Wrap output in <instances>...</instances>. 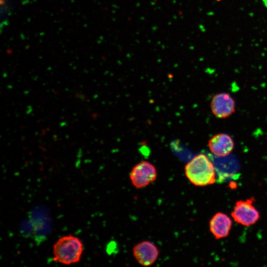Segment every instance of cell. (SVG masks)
<instances>
[{
    "mask_svg": "<svg viewBox=\"0 0 267 267\" xmlns=\"http://www.w3.org/2000/svg\"><path fill=\"white\" fill-rule=\"evenodd\" d=\"M133 255L140 265L150 267L157 261L159 251L153 243L149 241H143L134 247Z\"/></svg>",
    "mask_w": 267,
    "mask_h": 267,
    "instance_id": "cell-6",
    "label": "cell"
},
{
    "mask_svg": "<svg viewBox=\"0 0 267 267\" xmlns=\"http://www.w3.org/2000/svg\"><path fill=\"white\" fill-rule=\"evenodd\" d=\"M83 251V244L79 238L72 235L63 236L53 245V260L66 265L76 264L80 262Z\"/></svg>",
    "mask_w": 267,
    "mask_h": 267,
    "instance_id": "cell-2",
    "label": "cell"
},
{
    "mask_svg": "<svg viewBox=\"0 0 267 267\" xmlns=\"http://www.w3.org/2000/svg\"><path fill=\"white\" fill-rule=\"evenodd\" d=\"M210 151L216 156L223 157L229 155L234 148V141L227 134L221 133L215 134L208 140Z\"/></svg>",
    "mask_w": 267,
    "mask_h": 267,
    "instance_id": "cell-7",
    "label": "cell"
},
{
    "mask_svg": "<svg viewBox=\"0 0 267 267\" xmlns=\"http://www.w3.org/2000/svg\"><path fill=\"white\" fill-rule=\"evenodd\" d=\"M212 114L217 118L226 119L231 116L236 110V103L228 93L222 92L215 94L210 102Z\"/></svg>",
    "mask_w": 267,
    "mask_h": 267,
    "instance_id": "cell-5",
    "label": "cell"
},
{
    "mask_svg": "<svg viewBox=\"0 0 267 267\" xmlns=\"http://www.w3.org/2000/svg\"><path fill=\"white\" fill-rule=\"evenodd\" d=\"M254 201L252 197L246 200L237 201L231 213L234 221L244 226H250L256 223L260 219V213L253 205Z\"/></svg>",
    "mask_w": 267,
    "mask_h": 267,
    "instance_id": "cell-3",
    "label": "cell"
},
{
    "mask_svg": "<svg viewBox=\"0 0 267 267\" xmlns=\"http://www.w3.org/2000/svg\"><path fill=\"white\" fill-rule=\"evenodd\" d=\"M186 178L194 185L205 186L214 183L216 180L215 166L204 154L195 156L184 167Z\"/></svg>",
    "mask_w": 267,
    "mask_h": 267,
    "instance_id": "cell-1",
    "label": "cell"
},
{
    "mask_svg": "<svg viewBox=\"0 0 267 267\" xmlns=\"http://www.w3.org/2000/svg\"><path fill=\"white\" fill-rule=\"evenodd\" d=\"M232 224V222L227 215L219 212L211 219L209 228L214 236L217 239H219L228 235Z\"/></svg>",
    "mask_w": 267,
    "mask_h": 267,
    "instance_id": "cell-8",
    "label": "cell"
},
{
    "mask_svg": "<svg viewBox=\"0 0 267 267\" xmlns=\"http://www.w3.org/2000/svg\"><path fill=\"white\" fill-rule=\"evenodd\" d=\"M157 172L151 163L142 161L136 164L132 169L130 178L133 185L136 188L146 187L157 178Z\"/></svg>",
    "mask_w": 267,
    "mask_h": 267,
    "instance_id": "cell-4",
    "label": "cell"
}]
</instances>
